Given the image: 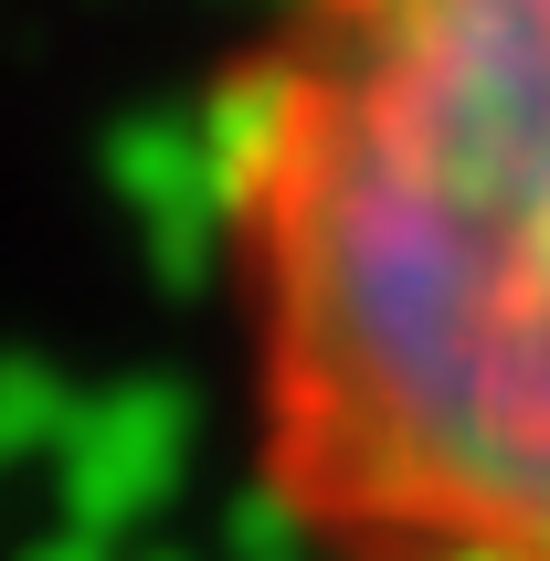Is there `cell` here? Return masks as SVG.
Listing matches in <instances>:
<instances>
[{
	"mask_svg": "<svg viewBox=\"0 0 550 561\" xmlns=\"http://www.w3.org/2000/svg\"><path fill=\"white\" fill-rule=\"evenodd\" d=\"M202 213L275 530L550 561V0H244Z\"/></svg>",
	"mask_w": 550,
	"mask_h": 561,
	"instance_id": "6da1fadb",
	"label": "cell"
}]
</instances>
